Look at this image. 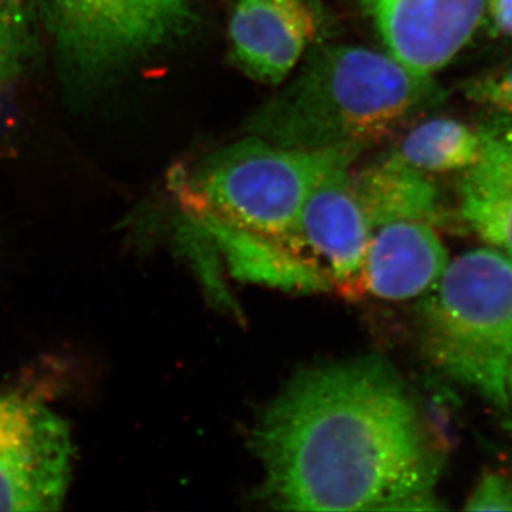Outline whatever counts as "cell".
I'll list each match as a JSON object with an SVG mask.
<instances>
[{
  "label": "cell",
  "mask_w": 512,
  "mask_h": 512,
  "mask_svg": "<svg viewBox=\"0 0 512 512\" xmlns=\"http://www.w3.org/2000/svg\"><path fill=\"white\" fill-rule=\"evenodd\" d=\"M262 495L292 511L436 510L437 448L377 357L305 370L252 431Z\"/></svg>",
  "instance_id": "6da1fadb"
},
{
  "label": "cell",
  "mask_w": 512,
  "mask_h": 512,
  "mask_svg": "<svg viewBox=\"0 0 512 512\" xmlns=\"http://www.w3.org/2000/svg\"><path fill=\"white\" fill-rule=\"evenodd\" d=\"M430 76L375 50H313L298 76L247 123L251 136L302 150L377 143L439 100Z\"/></svg>",
  "instance_id": "7a4b0ae2"
},
{
  "label": "cell",
  "mask_w": 512,
  "mask_h": 512,
  "mask_svg": "<svg viewBox=\"0 0 512 512\" xmlns=\"http://www.w3.org/2000/svg\"><path fill=\"white\" fill-rule=\"evenodd\" d=\"M357 154L355 148L282 147L251 136L178 173L174 191L188 215H207L286 245L312 192L350 168Z\"/></svg>",
  "instance_id": "3957f363"
},
{
  "label": "cell",
  "mask_w": 512,
  "mask_h": 512,
  "mask_svg": "<svg viewBox=\"0 0 512 512\" xmlns=\"http://www.w3.org/2000/svg\"><path fill=\"white\" fill-rule=\"evenodd\" d=\"M420 335L431 365L501 410H510L512 258L478 248L450 262L420 303Z\"/></svg>",
  "instance_id": "277c9868"
},
{
  "label": "cell",
  "mask_w": 512,
  "mask_h": 512,
  "mask_svg": "<svg viewBox=\"0 0 512 512\" xmlns=\"http://www.w3.org/2000/svg\"><path fill=\"white\" fill-rule=\"evenodd\" d=\"M63 69L96 80L190 28L188 0H33Z\"/></svg>",
  "instance_id": "5b68a950"
},
{
  "label": "cell",
  "mask_w": 512,
  "mask_h": 512,
  "mask_svg": "<svg viewBox=\"0 0 512 512\" xmlns=\"http://www.w3.org/2000/svg\"><path fill=\"white\" fill-rule=\"evenodd\" d=\"M72 461L66 421L23 394H0V511L59 510Z\"/></svg>",
  "instance_id": "8992f818"
},
{
  "label": "cell",
  "mask_w": 512,
  "mask_h": 512,
  "mask_svg": "<svg viewBox=\"0 0 512 512\" xmlns=\"http://www.w3.org/2000/svg\"><path fill=\"white\" fill-rule=\"evenodd\" d=\"M373 227L353 187L350 168L320 183L285 247L343 296H362Z\"/></svg>",
  "instance_id": "52a82bcc"
},
{
  "label": "cell",
  "mask_w": 512,
  "mask_h": 512,
  "mask_svg": "<svg viewBox=\"0 0 512 512\" xmlns=\"http://www.w3.org/2000/svg\"><path fill=\"white\" fill-rule=\"evenodd\" d=\"M390 55L431 76L467 46L484 20L485 0H366Z\"/></svg>",
  "instance_id": "ba28073f"
},
{
  "label": "cell",
  "mask_w": 512,
  "mask_h": 512,
  "mask_svg": "<svg viewBox=\"0 0 512 512\" xmlns=\"http://www.w3.org/2000/svg\"><path fill=\"white\" fill-rule=\"evenodd\" d=\"M311 0H238L229 20L235 62L262 83L278 84L318 37Z\"/></svg>",
  "instance_id": "9c48e42d"
},
{
  "label": "cell",
  "mask_w": 512,
  "mask_h": 512,
  "mask_svg": "<svg viewBox=\"0 0 512 512\" xmlns=\"http://www.w3.org/2000/svg\"><path fill=\"white\" fill-rule=\"evenodd\" d=\"M450 259L436 229L424 222L397 221L373 229L363 269V292L386 301L426 295Z\"/></svg>",
  "instance_id": "30bf717a"
},
{
  "label": "cell",
  "mask_w": 512,
  "mask_h": 512,
  "mask_svg": "<svg viewBox=\"0 0 512 512\" xmlns=\"http://www.w3.org/2000/svg\"><path fill=\"white\" fill-rule=\"evenodd\" d=\"M478 128L481 153L461 175L458 210L468 228L512 258V116Z\"/></svg>",
  "instance_id": "8fae6325"
},
{
  "label": "cell",
  "mask_w": 512,
  "mask_h": 512,
  "mask_svg": "<svg viewBox=\"0 0 512 512\" xmlns=\"http://www.w3.org/2000/svg\"><path fill=\"white\" fill-rule=\"evenodd\" d=\"M353 187L373 229L397 221H416L447 227L450 214L437 185L426 173L399 158L370 165L352 174Z\"/></svg>",
  "instance_id": "7c38bea8"
},
{
  "label": "cell",
  "mask_w": 512,
  "mask_h": 512,
  "mask_svg": "<svg viewBox=\"0 0 512 512\" xmlns=\"http://www.w3.org/2000/svg\"><path fill=\"white\" fill-rule=\"evenodd\" d=\"M188 217L195 227L225 251L237 274L284 288L328 291L325 281L282 242L249 234L207 215Z\"/></svg>",
  "instance_id": "4fadbf2b"
},
{
  "label": "cell",
  "mask_w": 512,
  "mask_h": 512,
  "mask_svg": "<svg viewBox=\"0 0 512 512\" xmlns=\"http://www.w3.org/2000/svg\"><path fill=\"white\" fill-rule=\"evenodd\" d=\"M481 153L480 128L456 119H431L413 128L392 156L421 173L466 171Z\"/></svg>",
  "instance_id": "5bb4252c"
},
{
  "label": "cell",
  "mask_w": 512,
  "mask_h": 512,
  "mask_svg": "<svg viewBox=\"0 0 512 512\" xmlns=\"http://www.w3.org/2000/svg\"><path fill=\"white\" fill-rule=\"evenodd\" d=\"M33 0H0V90L23 69L32 49Z\"/></svg>",
  "instance_id": "9a60e30c"
},
{
  "label": "cell",
  "mask_w": 512,
  "mask_h": 512,
  "mask_svg": "<svg viewBox=\"0 0 512 512\" xmlns=\"http://www.w3.org/2000/svg\"><path fill=\"white\" fill-rule=\"evenodd\" d=\"M463 92L474 103L490 107L503 116H512V63L467 80Z\"/></svg>",
  "instance_id": "2e32d148"
},
{
  "label": "cell",
  "mask_w": 512,
  "mask_h": 512,
  "mask_svg": "<svg viewBox=\"0 0 512 512\" xmlns=\"http://www.w3.org/2000/svg\"><path fill=\"white\" fill-rule=\"evenodd\" d=\"M468 511H512V477L488 473L467 500Z\"/></svg>",
  "instance_id": "e0dca14e"
},
{
  "label": "cell",
  "mask_w": 512,
  "mask_h": 512,
  "mask_svg": "<svg viewBox=\"0 0 512 512\" xmlns=\"http://www.w3.org/2000/svg\"><path fill=\"white\" fill-rule=\"evenodd\" d=\"M485 16L495 35L512 39V0H485Z\"/></svg>",
  "instance_id": "ac0fdd59"
},
{
  "label": "cell",
  "mask_w": 512,
  "mask_h": 512,
  "mask_svg": "<svg viewBox=\"0 0 512 512\" xmlns=\"http://www.w3.org/2000/svg\"><path fill=\"white\" fill-rule=\"evenodd\" d=\"M508 389H510V396L512 400V366L510 370V376H508Z\"/></svg>",
  "instance_id": "d6986e66"
}]
</instances>
